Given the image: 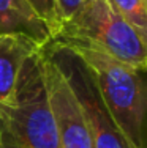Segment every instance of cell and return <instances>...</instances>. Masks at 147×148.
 Wrapping results in <instances>:
<instances>
[{
  "label": "cell",
  "mask_w": 147,
  "mask_h": 148,
  "mask_svg": "<svg viewBox=\"0 0 147 148\" xmlns=\"http://www.w3.org/2000/svg\"><path fill=\"white\" fill-rule=\"evenodd\" d=\"M44 62V49L27 60L13 99L0 104V148H60Z\"/></svg>",
  "instance_id": "obj_2"
},
{
  "label": "cell",
  "mask_w": 147,
  "mask_h": 148,
  "mask_svg": "<svg viewBox=\"0 0 147 148\" xmlns=\"http://www.w3.org/2000/svg\"><path fill=\"white\" fill-rule=\"evenodd\" d=\"M44 46L24 33L0 35V104L13 99L27 60Z\"/></svg>",
  "instance_id": "obj_6"
},
{
  "label": "cell",
  "mask_w": 147,
  "mask_h": 148,
  "mask_svg": "<svg viewBox=\"0 0 147 148\" xmlns=\"http://www.w3.org/2000/svg\"><path fill=\"white\" fill-rule=\"evenodd\" d=\"M109 3L147 43V2L146 0H109Z\"/></svg>",
  "instance_id": "obj_8"
},
{
  "label": "cell",
  "mask_w": 147,
  "mask_h": 148,
  "mask_svg": "<svg viewBox=\"0 0 147 148\" xmlns=\"http://www.w3.org/2000/svg\"><path fill=\"white\" fill-rule=\"evenodd\" d=\"M30 5L33 6V10L38 13V16L48 24L52 29V33H57L59 27H60L62 21H60V14H59V8L55 0H29Z\"/></svg>",
  "instance_id": "obj_9"
},
{
  "label": "cell",
  "mask_w": 147,
  "mask_h": 148,
  "mask_svg": "<svg viewBox=\"0 0 147 148\" xmlns=\"http://www.w3.org/2000/svg\"><path fill=\"white\" fill-rule=\"evenodd\" d=\"M46 49L60 66L78 99L81 101L93 132L95 148H136L109 115L89 68L73 52L52 41Z\"/></svg>",
  "instance_id": "obj_4"
},
{
  "label": "cell",
  "mask_w": 147,
  "mask_h": 148,
  "mask_svg": "<svg viewBox=\"0 0 147 148\" xmlns=\"http://www.w3.org/2000/svg\"><path fill=\"white\" fill-rule=\"evenodd\" d=\"M52 41H79L147 71V43L109 0H84L75 14L60 24Z\"/></svg>",
  "instance_id": "obj_3"
},
{
  "label": "cell",
  "mask_w": 147,
  "mask_h": 148,
  "mask_svg": "<svg viewBox=\"0 0 147 148\" xmlns=\"http://www.w3.org/2000/svg\"><path fill=\"white\" fill-rule=\"evenodd\" d=\"M146 2H147V0H146Z\"/></svg>",
  "instance_id": "obj_11"
},
{
  "label": "cell",
  "mask_w": 147,
  "mask_h": 148,
  "mask_svg": "<svg viewBox=\"0 0 147 148\" xmlns=\"http://www.w3.org/2000/svg\"><path fill=\"white\" fill-rule=\"evenodd\" d=\"M68 49L92 73L109 115L136 148H147V71L79 41H52Z\"/></svg>",
  "instance_id": "obj_1"
},
{
  "label": "cell",
  "mask_w": 147,
  "mask_h": 148,
  "mask_svg": "<svg viewBox=\"0 0 147 148\" xmlns=\"http://www.w3.org/2000/svg\"><path fill=\"white\" fill-rule=\"evenodd\" d=\"M44 74L49 104L55 120L60 148H95L93 132L81 101L71 88L60 66L44 47Z\"/></svg>",
  "instance_id": "obj_5"
},
{
  "label": "cell",
  "mask_w": 147,
  "mask_h": 148,
  "mask_svg": "<svg viewBox=\"0 0 147 148\" xmlns=\"http://www.w3.org/2000/svg\"><path fill=\"white\" fill-rule=\"evenodd\" d=\"M82 2H84V0H55L62 22L66 21V19H70V17L75 14V11L79 8V5H81Z\"/></svg>",
  "instance_id": "obj_10"
},
{
  "label": "cell",
  "mask_w": 147,
  "mask_h": 148,
  "mask_svg": "<svg viewBox=\"0 0 147 148\" xmlns=\"http://www.w3.org/2000/svg\"><path fill=\"white\" fill-rule=\"evenodd\" d=\"M3 33H24L43 46L54 40L52 29L29 0H0V35Z\"/></svg>",
  "instance_id": "obj_7"
}]
</instances>
